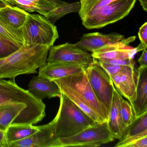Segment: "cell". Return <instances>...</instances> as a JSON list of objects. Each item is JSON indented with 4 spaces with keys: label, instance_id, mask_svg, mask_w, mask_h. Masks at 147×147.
<instances>
[{
    "label": "cell",
    "instance_id": "1",
    "mask_svg": "<svg viewBox=\"0 0 147 147\" xmlns=\"http://www.w3.org/2000/svg\"><path fill=\"white\" fill-rule=\"evenodd\" d=\"M50 47L40 45L24 44L8 56L0 59V79L14 80L21 75L36 73L47 63Z\"/></svg>",
    "mask_w": 147,
    "mask_h": 147
},
{
    "label": "cell",
    "instance_id": "2",
    "mask_svg": "<svg viewBox=\"0 0 147 147\" xmlns=\"http://www.w3.org/2000/svg\"><path fill=\"white\" fill-rule=\"evenodd\" d=\"M59 97L60 106L54 118L57 139L73 136L96 123L65 94L61 92Z\"/></svg>",
    "mask_w": 147,
    "mask_h": 147
},
{
    "label": "cell",
    "instance_id": "3",
    "mask_svg": "<svg viewBox=\"0 0 147 147\" xmlns=\"http://www.w3.org/2000/svg\"><path fill=\"white\" fill-rule=\"evenodd\" d=\"M24 44L40 45L51 47L59 38L56 26L41 14L28 13L24 24L18 29Z\"/></svg>",
    "mask_w": 147,
    "mask_h": 147
},
{
    "label": "cell",
    "instance_id": "4",
    "mask_svg": "<svg viewBox=\"0 0 147 147\" xmlns=\"http://www.w3.org/2000/svg\"><path fill=\"white\" fill-rule=\"evenodd\" d=\"M11 5L18 7L28 12H36L44 16L54 24L66 14L78 12L80 5L78 1L70 3L61 0H4Z\"/></svg>",
    "mask_w": 147,
    "mask_h": 147
},
{
    "label": "cell",
    "instance_id": "5",
    "mask_svg": "<svg viewBox=\"0 0 147 147\" xmlns=\"http://www.w3.org/2000/svg\"><path fill=\"white\" fill-rule=\"evenodd\" d=\"M136 0H117L86 16L82 21L88 29H98L117 22L129 14Z\"/></svg>",
    "mask_w": 147,
    "mask_h": 147
},
{
    "label": "cell",
    "instance_id": "6",
    "mask_svg": "<svg viewBox=\"0 0 147 147\" xmlns=\"http://www.w3.org/2000/svg\"><path fill=\"white\" fill-rule=\"evenodd\" d=\"M19 102L25 104L28 110L41 120L45 117V105L42 100L36 98L14 82L0 79V105Z\"/></svg>",
    "mask_w": 147,
    "mask_h": 147
},
{
    "label": "cell",
    "instance_id": "7",
    "mask_svg": "<svg viewBox=\"0 0 147 147\" xmlns=\"http://www.w3.org/2000/svg\"><path fill=\"white\" fill-rule=\"evenodd\" d=\"M60 147H97L113 142L107 122L95 123L78 134L70 137L58 139Z\"/></svg>",
    "mask_w": 147,
    "mask_h": 147
},
{
    "label": "cell",
    "instance_id": "8",
    "mask_svg": "<svg viewBox=\"0 0 147 147\" xmlns=\"http://www.w3.org/2000/svg\"><path fill=\"white\" fill-rule=\"evenodd\" d=\"M85 71L94 94L109 112L115 88L111 76L94 59Z\"/></svg>",
    "mask_w": 147,
    "mask_h": 147
},
{
    "label": "cell",
    "instance_id": "9",
    "mask_svg": "<svg viewBox=\"0 0 147 147\" xmlns=\"http://www.w3.org/2000/svg\"><path fill=\"white\" fill-rule=\"evenodd\" d=\"M41 120L28 110L24 103L0 105V129L4 131L12 125L36 124Z\"/></svg>",
    "mask_w": 147,
    "mask_h": 147
},
{
    "label": "cell",
    "instance_id": "10",
    "mask_svg": "<svg viewBox=\"0 0 147 147\" xmlns=\"http://www.w3.org/2000/svg\"><path fill=\"white\" fill-rule=\"evenodd\" d=\"M60 79L76 90L88 103L92 109L105 121L107 122L108 111L99 101L94 94L87 78L85 70Z\"/></svg>",
    "mask_w": 147,
    "mask_h": 147
},
{
    "label": "cell",
    "instance_id": "11",
    "mask_svg": "<svg viewBox=\"0 0 147 147\" xmlns=\"http://www.w3.org/2000/svg\"><path fill=\"white\" fill-rule=\"evenodd\" d=\"M47 62H67L83 65L87 67L93 62L92 54L82 50L75 44L66 43L51 46L49 51Z\"/></svg>",
    "mask_w": 147,
    "mask_h": 147
},
{
    "label": "cell",
    "instance_id": "12",
    "mask_svg": "<svg viewBox=\"0 0 147 147\" xmlns=\"http://www.w3.org/2000/svg\"><path fill=\"white\" fill-rule=\"evenodd\" d=\"M55 119L49 123L39 125L38 130L28 137L13 142L9 147H60L55 136Z\"/></svg>",
    "mask_w": 147,
    "mask_h": 147
},
{
    "label": "cell",
    "instance_id": "13",
    "mask_svg": "<svg viewBox=\"0 0 147 147\" xmlns=\"http://www.w3.org/2000/svg\"><path fill=\"white\" fill-rule=\"evenodd\" d=\"M136 38L135 36L124 38L117 42L105 45L93 51L91 54L94 59L98 61L125 58L132 59L137 52L136 48L129 47V45L134 42Z\"/></svg>",
    "mask_w": 147,
    "mask_h": 147
},
{
    "label": "cell",
    "instance_id": "14",
    "mask_svg": "<svg viewBox=\"0 0 147 147\" xmlns=\"http://www.w3.org/2000/svg\"><path fill=\"white\" fill-rule=\"evenodd\" d=\"M116 90L130 103L136 98L138 71L135 66H129L119 73L110 75Z\"/></svg>",
    "mask_w": 147,
    "mask_h": 147
},
{
    "label": "cell",
    "instance_id": "15",
    "mask_svg": "<svg viewBox=\"0 0 147 147\" xmlns=\"http://www.w3.org/2000/svg\"><path fill=\"white\" fill-rule=\"evenodd\" d=\"M86 68L83 65L74 63L47 62L38 68V76L51 80H56L78 74L85 70Z\"/></svg>",
    "mask_w": 147,
    "mask_h": 147
},
{
    "label": "cell",
    "instance_id": "16",
    "mask_svg": "<svg viewBox=\"0 0 147 147\" xmlns=\"http://www.w3.org/2000/svg\"><path fill=\"white\" fill-rule=\"evenodd\" d=\"M124 38V36L117 33L93 32L84 34L75 45L82 50L92 53L105 45L117 42Z\"/></svg>",
    "mask_w": 147,
    "mask_h": 147
},
{
    "label": "cell",
    "instance_id": "17",
    "mask_svg": "<svg viewBox=\"0 0 147 147\" xmlns=\"http://www.w3.org/2000/svg\"><path fill=\"white\" fill-rule=\"evenodd\" d=\"M28 88L29 92L39 100L60 97L61 94L59 86L54 80L38 75L32 77Z\"/></svg>",
    "mask_w": 147,
    "mask_h": 147
},
{
    "label": "cell",
    "instance_id": "18",
    "mask_svg": "<svg viewBox=\"0 0 147 147\" xmlns=\"http://www.w3.org/2000/svg\"><path fill=\"white\" fill-rule=\"evenodd\" d=\"M122 97L115 88L108 112L107 122L108 129L114 139L123 138L126 131L121 118L120 103Z\"/></svg>",
    "mask_w": 147,
    "mask_h": 147
},
{
    "label": "cell",
    "instance_id": "19",
    "mask_svg": "<svg viewBox=\"0 0 147 147\" xmlns=\"http://www.w3.org/2000/svg\"><path fill=\"white\" fill-rule=\"evenodd\" d=\"M136 98L130 103L135 117L147 112V66H139Z\"/></svg>",
    "mask_w": 147,
    "mask_h": 147
},
{
    "label": "cell",
    "instance_id": "20",
    "mask_svg": "<svg viewBox=\"0 0 147 147\" xmlns=\"http://www.w3.org/2000/svg\"><path fill=\"white\" fill-rule=\"evenodd\" d=\"M53 80L59 86L61 92L65 94L94 122L98 123L106 122L92 109L88 103L76 90L65 83L61 79Z\"/></svg>",
    "mask_w": 147,
    "mask_h": 147
},
{
    "label": "cell",
    "instance_id": "21",
    "mask_svg": "<svg viewBox=\"0 0 147 147\" xmlns=\"http://www.w3.org/2000/svg\"><path fill=\"white\" fill-rule=\"evenodd\" d=\"M29 12L18 7L8 5L0 9V16L15 29L22 27L27 19Z\"/></svg>",
    "mask_w": 147,
    "mask_h": 147
},
{
    "label": "cell",
    "instance_id": "22",
    "mask_svg": "<svg viewBox=\"0 0 147 147\" xmlns=\"http://www.w3.org/2000/svg\"><path fill=\"white\" fill-rule=\"evenodd\" d=\"M38 130V126L33 125L14 124L10 125L6 131L8 144L28 137Z\"/></svg>",
    "mask_w": 147,
    "mask_h": 147
},
{
    "label": "cell",
    "instance_id": "23",
    "mask_svg": "<svg viewBox=\"0 0 147 147\" xmlns=\"http://www.w3.org/2000/svg\"><path fill=\"white\" fill-rule=\"evenodd\" d=\"M0 34L20 47L24 44L23 38L18 30L10 25L9 23L1 16Z\"/></svg>",
    "mask_w": 147,
    "mask_h": 147
},
{
    "label": "cell",
    "instance_id": "24",
    "mask_svg": "<svg viewBox=\"0 0 147 147\" xmlns=\"http://www.w3.org/2000/svg\"><path fill=\"white\" fill-rule=\"evenodd\" d=\"M117 0H80V9L79 12L81 19L101 7Z\"/></svg>",
    "mask_w": 147,
    "mask_h": 147
},
{
    "label": "cell",
    "instance_id": "25",
    "mask_svg": "<svg viewBox=\"0 0 147 147\" xmlns=\"http://www.w3.org/2000/svg\"><path fill=\"white\" fill-rule=\"evenodd\" d=\"M115 147H147V130L119 139Z\"/></svg>",
    "mask_w": 147,
    "mask_h": 147
},
{
    "label": "cell",
    "instance_id": "26",
    "mask_svg": "<svg viewBox=\"0 0 147 147\" xmlns=\"http://www.w3.org/2000/svg\"><path fill=\"white\" fill-rule=\"evenodd\" d=\"M146 130H147V112L135 118L126 129L123 138L136 136Z\"/></svg>",
    "mask_w": 147,
    "mask_h": 147
},
{
    "label": "cell",
    "instance_id": "27",
    "mask_svg": "<svg viewBox=\"0 0 147 147\" xmlns=\"http://www.w3.org/2000/svg\"><path fill=\"white\" fill-rule=\"evenodd\" d=\"M120 111L122 122L126 130L127 127L131 123L135 117L132 106L129 102L123 98V97H122L121 99Z\"/></svg>",
    "mask_w": 147,
    "mask_h": 147
},
{
    "label": "cell",
    "instance_id": "28",
    "mask_svg": "<svg viewBox=\"0 0 147 147\" xmlns=\"http://www.w3.org/2000/svg\"><path fill=\"white\" fill-rule=\"evenodd\" d=\"M20 47L0 34V59L8 56Z\"/></svg>",
    "mask_w": 147,
    "mask_h": 147
},
{
    "label": "cell",
    "instance_id": "29",
    "mask_svg": "<svg viewBox=\"0 0 147 147\" xmlns=\"http://www.w3.org/2000/svg\"><path fill=\"white\" fill-rule=\"evenodd\" d=\"M98 61L100 65L111 76L114 75L117 73H119L130 66H118V65L108 64L100 61Z\"/></svg>",
    "mask_w": 147,
    "mask_h": 147
},
{
    "label": "cell",
    "instance_id": "30",
    "mask_svg": "<svg viewBox=\"0 0 147 147\" xmlns=\"http://www.w3.org/2000/svg\"><path fill=\"white\" fill-rule=\"evenodd\" d=\"M108 64L118 66H134V62L132 58H125V59H113V60H107V61H100Z\"/></svg>",
    "mask_w": 147,
    "mask_h": 147
},
{
    "label": "cell",
    "instance_id": "31",
    "mask_svg": "<svg viewBox=\"0 0 147 147\" xmlns=\"http://www.w3.org/2000/svg\"><path fill=\"white\" fill-rule=\"evenodd\" d=\"M138 37L141 42L147 46V23H144L139 29Z\"/></svg>",
    "mask_w": 147,
    "mask_h": 147
},
{
    "label": "cell",
    "instance_id": "32",
    "mask_svg": "<svg viewBox=\"0 0 147 147\" xmlns=\"http://www.w3.org/2000/svg\"><path fill=\"white\" fill-rule=\"evenodd\" d=\"M140 66H147V51L145 49L142 51L141 56L138 60Z\"/></svg>",
    "mask_w": 147,
    "mask_h": 147
},
{
    "label": "cell",
    "instance_id": "33",
    "mask_svg": "<svg viewBox=\"0 0 147 147\" xmlns=\"http://www.w3.org/2000/svg\"><path fill=\"white\" fill-rule=\"evenodd\" d=\"M0 147H9L6 137L5 131L0 129Z\"/></svg>",
    "mask_w": 147,
    "mask_h": 147
},
{
    "label": "cell",
    "instance_id": "34",
    "mask_svg": "<svg viewBox=\"0 0 147 147\" xmlns=\"http://www.w3.org/2000/svg\"><path fill=\"white\" fill-rule=\"evenodd\" d=\"M147 46L144 45L142 44V43L140 44L136 48V51L137 53L139 52V51H142L145 49H147Z\"/></svg>",
    "mask_w": 147,
    "mask_h": 147
},
{
    "label": "cell",
    "instance_id": "35",
    "mask_svg": "<svg viewBox=\"0 0 147 147\" xmlns=\"http://www.w3.org/2000/svg\"><path fill=\"white\" fill-rule=\"evenodd\" d=\"M140 5L145 11H147V0H139Z\"/></svg>",
    "mask_w": 147,
    "mask_h": 147
},
{
    "label": "cell",
    "instance_id": "36",
    "mask_svg": "<svg viewBox=\"0 0 147 147\" xmlns=\"http://www.w3.org/2000/svg\"><path fill=\"white\" fill-rule=\"evenodd\" d=\"M9 5L4 0H0V9L6 7L7 6Z\"/></svg>",
    "mask_w": 147,
    "mask_h": 147
},
{
    "label": "cell",
    "instance_id": "37",
    "mask_svg": "<svg viewBox=\"0 0 147 147\" xmlns=\"http://www.w3.org/2000/svg\"><path fill=\"white\" fill-rule=\"evenodd\" d=\"M29 1H36L38 0H29Z\"/></svg>",
    "mask_w": 147,
    "mask_h": 147
}]
</instances>
